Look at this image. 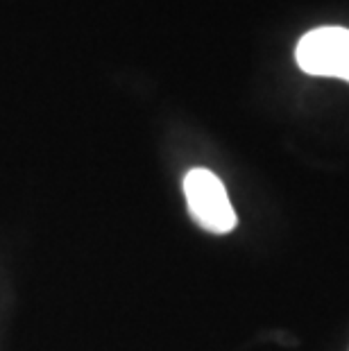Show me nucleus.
I'll return each mask as SVG.
<instances>
[{"instance_id": "1", "label": "nucleus", "mask_w": 349, "mask_h": 351, "mask_svg": "<svg viewBox=\"0 0 349 351\" xmlns=\"http://www.w3.org/2000/svg\"><path fill=\"white\" fill-rule=\"evenodd\" d=\"M184 195H186L191 218L211 234H229L239 222L225 184L211 170H189L184 177Z\"/></svg>"}, {"instance_id": "2", "label": "nucleus", "mask_w": 349, "mask_h": 351, "mask_svg": "<svg viewBox=\"0 0 349 351\" xmlns=\"http://www.w3.org/2000/svg\"><path fill=\"white\" fill-rule=\"evenodd\" d=\"M297 66L315 77H343L349 66V29L338 25L315 27L295 48Z\"/></svg>"}, {"instance_id": "3", "label": "nucleus", "mask_w": 349, "mask_h": 351, "mask_svg": "<svg viewBox=\"0 0 349 351\" xmlns=\"http://www.w3.org/2000/svg\"><path fill=\"white\" fill-rule=\"evenodd\" d=\"M340 80H345V82H349V66H347V69H345V73H343V77H340Z\"/></svg>"}]
</instances>
